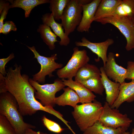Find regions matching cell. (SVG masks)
<instances>
[{
	"label": "cell",
	"instance_id": "1",
	"mask_svg": "<svg viewBox=\"0 0 134 134\" xmlns=\"http://www.w3.org/2000/svg\"><path fill=\"white\" fill-rule=\"evenodd\" d=\"M14 67L7 70L5 76L0 74V93H10L16 99L22 115H31L34 113L31 107L37 101L35 90L29 82V76L21 74V66L16 64Z\"/></svg>",
	"mask_w": 134,
	"mask_h": 134
},
{
	"label": "cell",
	"instance_id": "2",
	"mask_svg": "<svg viewBox=\"0 0 134 134\" xmlns=\"http://www.w3.org/2000/svg\"><path fill=\"white\" fill-rule=\"evenodd\" d=\"M0 114L4 116L14 128L16 134H24L35 126L25 122L14 97L8 92L0 93Z\"/></svg>",
	"mask_w": 134,
	"mask_h": 134
},
{
	"label": "cell",
	"instance_id": "3",
	"mask_svg": "<svg viewBox=\"0 0 134 134\" xmlns=\"http://www.w3.org/2000/svg\"><path fill=\"white\" fill-rule=\"evenodd\" d=\"M103 109L101 103L95 100L91 102L77 105L71 113L80 130L83 132L99 121Z\"/></svg>",
	"mask_w": 134,
	"mask_h": 134
},
{
	"label": "cell",
	"instance_id": "4",
	"mask_svg": "<svg viewBox=\"0 0 134 134\" xmlns=\"http://www.w3.org/2000/svg\"><path fill=\"white\" fill-rule=\"evenodd\" d=\"M29 81L35 90V97L39 99L43 106L53 107L55 104V100L56 93L66 86L62 80L56 79L53 83L41 85L32 78Z\"/></svg>",
	"mask_w": 134,
	"mask_h": 134
},
{
	"label": "cell",
	"instance_id": "5",
	"mask_svg": "<svg viewBox=\"0 0 134 134\" xmlns=\"http://www.w3.org/2000/svg\"><path fill=\"white\" fill-rule=\"evenodd\" d=\"M73 51L72 56L67 65L57 72V74L60 78L72 79L75 77L79 70L90 61L85 50H80L76 47L73 48Z\"/></svg>",
	"mask_w": 134,
	"mask_h": 134
},
{
	"label": "cell",
	"instance_id": "6",
	"mask_svg": "<svg viewBox=\"0 0 134 134\" xmlns=\"http://www.w3.org/2000/svg\"><path fill=\"white\" fill-rule=\"evenodd\" d=\"M27 47L33 53L34 58H36L41 66L40 70L38 73L33 75V79L39 83H44L46 76L51 77L54 76L52 73L57 69L63 67V65L55 62L57 59V54L52 55L50 57H46L40 55L34 46Z\"/></svg>",
	"mask_w": 134,
	"mask_h": 134
},
{
	"label": "cell",
	"instance_id": "7",
	"mask_svg": "<svg viewBox=\"0 0 134 134\" xmlns=\"http://www.w3.org/2000/svg\"><path fill=\"white\" fill-rule=\"evenodd\" d=\"M95 21L102 24L109 23L114 26L126 38V50L129 51L134 49V24L132 18L109 16L98 19Z\"/></svg>",
	"mask_w": 134,
	"mask_h": 134
},
{
	"label": "cell",
	"instance_id": "8",
	"mask_svg": "<svg viewBox=\"0 0 134 134\" xmlns=\"http://www.w3.org/2000/svg\"><path fill=\"white\" fill-rule=\"evenodd\" d=\"M82 8L77 0H70L61 19L65 32L68 36L79 25L81 20Z\"/></svg>",
	"mask_w": 134,
	"mask_h": 134
},
{
	"label": "cell",
	"instance_id": "9",
	"mask_svg": "<svg viewBox=\"0 0 134 134\" xmlns=\"http://www.w3.org/2000/svg\"><path fill=\"white\" fill-rule=\"evenodd\" d=\"M99 121L104 126L113 128H128L132 122L126 114L120 113L118 109L112 108L106 102L103 106Z\"/></svg>",
	"mask_w": 134,
	"mask_h": 134
},
{
	"label": "cell",
	"instance_id": "10",
	"mask_svg": "<svg viewBox=\"0 0 134 134\" xmlns=\"http://www.w3.org/2000/svg\"><path fill=\"white\" fill-rule=\"evenodd\" d=\"M103 67L106 75L109 79L120 84L125 82L127 75V69L116 63L115 55L113 53H108L107 61Z\"/></svg>",
	"mask_w": 134,
	"mask_h": 134
},
{
	"label": "cell",
	"instance_id": "11",
	"mask_svg": "<svg viewBox=\"0 0 134 134\" xmlns=\"http://www.w3.org/2000/svg\"><path fill=\"white\" fill-rule=\"evenodd\" d=\"M114 43V41L112 38H108L101 42H93L84 37L81 38V41H76L75 44L77 47H85L90 49L97 55V61L99 60L100 58L101 59L104 66L107 60V53L108 49Z\"/></svg>",
	"mask_w": 134,
	"mask_h": 134
},
{
	"label": "cell",
	"instance_id": "12",
	"mask_svg": "<svg viewBox=\"0 0 134 134\" xmlns=\"http://www.w3.org/2000/svg\"><path fill=\"white\" fill-rule=\"evenodd\" d=\"M101 0H93L90 3L82 5V17L81 21L77 28L79 32L89 31L94 19L98 6Z\"/></svg>",
	"mask_w": 134,
	"mask_h": 134
},
{
	"label": "cell",
	"instance_id": "13",
	"mask_svg": "<svg viewBox=\"0 0 134 134\" xmlns=\"http://www.w3.org/2000/svg\"><path fill=\"white\" fill-rule=\"evenodd\" d=\"M100 70L101 81L106 94V102L111 106L118 96L121 84L109 79L106 75L103 67H100Z\"/></svg>",
	"mask_w": 134,
	"mask_h": 134
},
{
	"label": "cell",
	"instance_id": "14",
	"mask_svg": "<svg viewBox=\"0 0 134 134\" xmlns=\"http://www.w3.org/2000/svg\"><path fill=\"white\" fill-rule=\"evenodd\" d=\"M65 86L74 90L78 95L80 102L82 104L92 102L95 100L96 96L81 83L74 81L72 79H62Z\"/></svg>",
	"mask_w": 134,
	"mask_h": 134
},
{
	"label": "cell",
	"instance_id": "15",
	"mask_svg": "<svg viewBox=\"0 0 134 134\" xmlns=\"http://www.w3.org/2000/svg\"><path fill=\"white\" fill-rule=\"evenodd\" d=\"M43 24L50 27L53 32L60 39L59 43L61 46H67L70 43V40L68 36L65 34L62 24L55 21L52 14L47 13L42 16L41 18Z\"/></svg>",
	"mask_w": 134,
	"mask_h": 134
},
{
	"label": "cell",
	"instance_id": "16",
	"mask_svg": "<svg viewBox=\"0 0 134 134\" xmlns=\"http://www.w3.org/2000/svg\"><path fill=\"white\" fill-rule=\"evenodd\" d=\"M134 101V80L129 82H125L120 84L118 96L111 106L118 109L125 102H131Z\"/></svg>",
	"mask_w": 134,
	"mask_h": 134
},
{
	"label": "cell",
	"instance_id": "17",
	"mask_svg": "<svg viewBox=\"0 0 134 134\" xmlns=\"http://www.w3.org/2000/svg\"><path fill=\"white\" fill-rule=\"evenodd\" d=\"M64 92L60 96L56 97L55 103L59 106L70 105L74 108L80 102L79 98L73 90L69 87L63 89Z\"/></svg>",
	"mask_w": 134,
	"mask_h": 134
},
{
	"label": "cell",
	"instance_id": "18",
	"mask_svg": "<svg viewBox=\"0 0 134 134\" xmlns=\"http://www.w3.org/2000/svg\"><path fill=\"white\" fill-rule=\"evenodd\" d=\"M122 0H101L96 12L94 21L110 16Z\"/></svg>",
	"mask_w": 134,
	"mask_h": 134
},
{
	"label": "cell",
	"instance_id": "19",
	"mask_svg": "<svg viewBox=\"0 0 134 134\" xmlns=\"http://www.w3.org/2000/svg\"><path fill=\"white\" fill-rule=\"evenodd\" d=\"M11 4V8L19 7L23 9L25 11V16L27 18L29 17L33 9L40 4L49 3V0H8Z\"/></svg>",
	"mask_w": 134,
	"mask_h": 134
},
{
	"label": "cell",
	"instance_id": "20",
	"mask_svg": "<svg viewBox=\"0 0 134 134\" xmlns=\"http://www.w3.org/2000/svg\"><path fill=\"white\" fill-rule=\"evenodd\" d=\"M110 16L132 18L134 16V0H122Z\"/></svg>",
	"mask_w": 134,
	"mask_h": 134
},
{
	"label": "cell",
	"instance_id": "21",
	"mask_svg": "<svg viewBox=\"0 0 134 134\" xmlns=\"http://www.w3.org/2000/svg\"><path fill=\"white\" fill-rule=\"evenodd\" d=\"M128 128H113L105 126L99 121L83 132V134H120Z\"/></svg>",
	"mask_w": 134,
	"mask_h": 134
},
{
	"label": "cell",
	"instance_id": "22",
	"mask_svg": "<svg viewBox=\"0 0 134 134\" xmlns=\"http://www.w3.org/2000/svg\"><path fill=\"white\" fill-rule=\"evenodd\" d=\"M100 71L95 65L87 63L78 70L75 77V80L78 82L85 81L95 76L100 75Z\"/></svg>",
	"mask_w": 134,
	"mask_h": 134
},
{
	"label": "cell",
	"instance_id": "23",
	"mask_svg": "<svg viewBox=\"0 0 134 134\" xmlns=\"http://www.w3.org/2000/svg\"><path fill=\"white\" fill-rule=\"evenodd\" d=\"M43 41L48 46L49 49L52 50L55 48V43L59 42L57 36L53 32L49 27L44 24H40L37 29Z\"/></svg>",
	"mask_w": 134,
	"mask_h": 134
},
{
	"label": "cell",
	"instance_id": "24",
	"mask_svg": "<svg viewBox=\"0 0 134 134\" xmlns=\"http://www.w3.org/2000/svg\"><path fill=\"white\" fill-rule=\"evenodd\" d=\"M78 82L83 85L92 92L103 95L104 89L100 75L95 76L85 81Z\"/></svg>",
	"mask_w": 134,
	"mask_h": 134
},
{
	"label": "cell",
	"instance_id": "25",
	"mask_svg": "<svg viewBox=\"0 0 134 134\" xmlns=\"http://www.w3.org/2000/svg\"><path fill=\"white\" fill-rule=\"evenodd\" d=\"M70 0H50L49 8L55 20L62 18L64 10Z\"/></svg>",
	"mask_w": 134,
	"mask_h": 134
},
{
	"label": "cell",
	"instance_id": "26",
	"mask_svg": "<svg viewBox=\"0 0 134 134\" xmlns=\"http://www.w3.org/2000/svg\"><path fill=\"white\" fill-rule=\"evenodd\" d=\"M0 134H16L12 125L6 117L0 114Z\"/></svg>",
	"mask_w": 134,
	"mask_h": 134
},
{
	"label": "cell",
	"instance_id": "27",
	"mask_svg": "<svg viewBox=\"0 0 134 134\" xmlns=\"http://www.w3.org/2000/svg\"><path fill=\"white\" fill-rule=\"evenodd\" d=\"M42 121L45 126L51 132L59 134L65 130V129L62 128L58 124L49 119L45 116L43 117Z\"/></svg>",
	"mask_w": 134,
	"mask_h": 134
},
{
	"label": "cell",
	"instance_id": "28",
	"mask_svg": "<svg viewBox=\"0 0 134 134\" xmlns=\"http://www.w3.org/2000/svg\"><path fill=\"white\" fill-rule=\"evenodd\" d=\"M17 28L14 23L11 21H7L4 24L0 33L5 34H8L11 31H16Z\"/></svg>",
	"mask_w": 134,
	"mask_h": 134
},
{
	"label": "cell",
	"instance_id": "29",
	"mask_svg": "<svg viewBox=\"0 0 134 134\" xmlns=\"http://www.w3.org/2000/svg\"><path fill=\"white\" fill-rule=\"evenodd\" d=\"M14 57V53H12L7 58L0 59V74L4 76L6 75L7 72L5 70V66L6 63L13 59Z\"/></svg>",
	"mask_w": 134,
	"mask_h": 134
},
{
	"label": "cell",
	"instance_id": "30",
	"mask_svg": "<svg viewBox=\"0 0 134 134\" xmlns=\"http://www.w3.org/2000/svg\"><path fill=\"white\" fill-rule=\"evenodd\" d=\"M11 8L10 3L9 2H6L2 11L0 14V32L1 31L4 25V20L5 19L8 11Z\"/></svg>",
	"mask_w": 134,
	"mask_h": 134
},
{
	"label": "cell",
	"instance_id": "31",
	"mask_svg": "<svg viewBox=\"0 0 134 134\" xmlns=\"http://www.w3.org/2000/svg\"><path fill=\"white\" fill-rule=\"evenodd\" d=\"M127 75L126 79L134 80V62L128 61L127 63Z\"/></svg>",
	"mask_w": 134,
	"mask_h": 134
},
{
	"label": "cell",
	"instance_id": "32",
	"mask_svg": "<svg viewBox=\"0 0 134 134\" xmlns=\"http://www.w3.org/2000/svg\"><path fill=\"white\" fill-rule=\"evenodd\" d=\"M24 134H51L44 133L39 131L36 132L32 129H29L27 130Z\"/></svg>",
	"mask_w": 134,
	"mask_h": 134
},
{
	"label": "cell",
	"instance_id": "33",
	"mask_svg": "<svg viewBox=\"0 0 134 134\" xmlns=\"http://www.w3.org/2000/svg\"><path fill=\"white\" fill-rule=\"evenodd\" d=\"M92 0H77L78 3L81 6L91 2Z\"/></svg>",
	"mask_w": 134,
	"mask_h": 134
},
{
	"label": "cell",
	"instance_id": "34",
	"mask_svg": "<svg viewBox=\"0 0 134 134\" xmlns=\"http://www.w3.org/2000/svg\"><path fill=\"white\" fill-rule=\"evenodd\" d=\"M5 1L0 0V13H1L4 8L6 2Z\"/></svg>",
	"mask_w": 134,
	"mask_h": 134
},
{
	"label": "cell",
	"instance_id": "35",
	"mask_svg": "<svg viewBox=\"0 0 134 134\" xmlns=\"http://www.w3.org/2000/svg\"><path fill=\"white\" fill-rule=\"evenodd\" d=\"M130 133L129 132L126 131L120 133V134H130Z\"/></svg>",
	"mask_w": 134,
	"mask_h": 134
},
{
	"label": "cell",
	"instance_id": "36",
	"mask_svg": "<svg viewBox=\"0 0 134 134\" xmlns=\"http://www.w3.org/2000/svg\"><path fill=\"white\" fill-rule=\"evenodd\" d=\"M130 134H134V127L132 129V132Z\"/></svg>",
	"mask_w": 134,
	"mask_h": 134
},
{
	"label": "cell",
	"instance_id": "37",
	"mask_svg": "<svg viewBox=\"0 0 134 134\" xmlns=\"http://www.w3.org/2000/svg\"><path fill=\"white\" fill-rule=\"evenodd\" d=\"M132 19L134 24V16L132 18Z\"/></svg>",
	"mask_w": 134,
	"mask_h": 134
}]
</instances>
